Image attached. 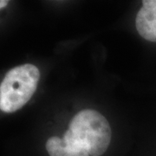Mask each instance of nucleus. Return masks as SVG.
<instances>
[{
  "label": "nucleus",
  "instance_id": "nucleus-3",
  "mask_svg": "<svg viewBox=\"0 0 156 156\" xmlns=\"http://www.w3.org/2000/svg\"><path fill=\"white\" fill-rule=\"evenodd\" d=\"M138 33L146 40L156 43V0H144L135 17Z\"/></svg>",
  "mask_w": 156,
  "mask_h": 156
},
{
  "label": "nucleus",
  "instance_id": "nucleus-6",
  "mask_svg": "<svg viewBox=\"0 0 156 156\" xmlns=\"http://www.w3.org/2000/svg\"><path fill=\"white\" fill-rule=\"evenodd\" d=\"M8 3H9V1H6V0H0V9H2V8L7 6Z\"/></svg>",
  "mask_w": 156,
  "mask_h": 156
},
{
  "label": "nucleus",
  "instance_id": "nucleus-2",
  "mask_svg": "<svg viewBox=\"0 0 156 156\" xmlns=\"http://www.w3.org/2000/svg\"><path fill=\"white\" fill-rule=\"evenodd\" d=\"M73 137L91 156L102 155L110 144L112 132L105 117L94 109H83L73 117L69 128Z\"/></svg>",
  "mask_w": 156,
  "mask_h": 156
},
{
  "label": "nucleus",
  "instance_id": "nucleus-1",
  "mask_svg": "<svg viewBox=\"0 0 156 156\" xmlns=\"http://www.w3.org/2000/svg\"><path fill=\"white\" fill-rule=\"evenodd\" d=\"M39 79L40 71L33 64L11 69L0 84V109L13 113L23 108L36 92Z\"/></svg>",
  "mask_w": 156,
  "mask_h": 156
},
{
  "label": "nucleus",
  "instance_id": "nucleus-4",
  "mask_svg": "<svg viewBox=\"0 0 156 156\" xmlns=\"http://www.w3.org/2000/svg\"><path fill=\"white\" fill-rule=\"evenodd\" d=\"M46 150L50 156H78L68 150L62 139L57 136H52L47 140Z\"/></svg>",
  "mask_w": 156,
  "mask_h": 156
},
{
  "label": "nucleus",
  "instance_id": "nucleus-5",
  "mask_svg": "<svg viewBox=\"0 0 156 156\" xmlns=\"http://www.w3.org/2000/svg\"><path fill=\"white\" fill-rule=\"evenodd\" d=\"M78 156H90V154H89L88 151L83 149V150L80 151V152L78 153Z\"/></svg>",
  "mask_w": 156,
  "mask_h": 156
}]
</instances>
